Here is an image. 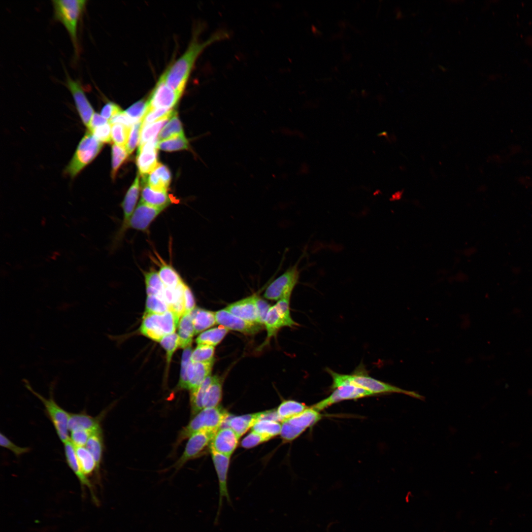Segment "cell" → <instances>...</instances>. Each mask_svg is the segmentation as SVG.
<instances>
[{
  "mask_svg": "<svg viewBox=\"0 0 532 532\" xmlns=\"http://www.w3.org/2000/svg\"><path fill=\"white\" fill-rule=\"evenodd\" d=\"M158 272L166 288L175 289L183 282L176 271L167 264H163Z\"/></svg>",
  "mask_w": 532,
  "mask_h": 532,
  "instance_id": "cell-37",
  "label": "cell"
},
{
  "mask_svg": "<svg viewBox=\"0 0 532 532\" xmlns=\"http://www.w3.org/2000/svg\"><path fill=\"white\" fill-rule=\"evenodd\" d=\"M230 415L226 410L220 406L204 408L196 414L181 431L178 441L189 438L193 433L201 430L218 431Z\"/></svg>",
  "mask_w": 532,
  "mask_h": 532,
  "instance_id": "cell-4",
  "label": "cell"
},
{
  "mask_svg": "<svg viewBox=\"0 0 532 532\" xmlns=\"http://www.w3.org/2000/svg\"><path fill=\"white\" fill-rule=\"evenodd\" d=\"M24 381L25 387L36 397L43 404L48 417L52 422L60 440L64 443L69 440L68 422L70 413L62 408L57 403L53 397L52 390L51 389L50 397L46 399L35 391L28 381L24 380Z\"/></svg>",
  "mask_w": 532,
  "mask_h": 532,
  "instance_id": "cell-7",
  "label": "cell"
},
{
  "mask_svg": "<svg viewBox=\"0 0 532 532\" xmlns=\"http://www.w3.org/2000/svg\"><path fill=\"white\" fill-rule=\"evenodd\" d=\"M263 419L278 421L276 411L269 410L240 416L230 415L224 424L232 429L240 438L256 422Z\"/></svg>",
  "mask_w": 532,
  "mask_h": 532,
  "instance_id": "cell-13",
  "label": "cell"
},
{
  "mask_svg": "<svg viewBox=\"0 0 532 532\" xmlns=\"http://www.w3.org/2000/svg\"><path fill=\"white\" fill-rule=\"evenodd\" d=\"M171 118H166L142 126L138 147H141L147 142L157 138L158 133L165 127V125L167 124L168 121Z\"/></svg>",
  "mask_w": 532,
  "mask_h": 532,
  "instance_id": "cell-40",
  "label": "cell"
},
{
  "mask_svg": "<svg viewBox=\"0 0 532 532\" xmlns=\"http://www.w3.org/2000/svg\"><path fill=\"white\" fill-rule=\"evenodd\" d=\"M195 334L216 324L215 312L196 307L191 313Z\"/></svg>",
  "mask_w": 532,
  "mask_h": 532,
  "instance_id": "cell-27",
  "label": "cell"
},
{
  "mask_svg": "<svg viewBox=\"0 0 532 532\" xmlns=\"http://www.w3.org/2000/svg\"><path fill=\"white\" fill-rule=\"evenodd\" d=\"M165 209L149 205L140 200L130 219L128 228L145 231Z\"/></svg>",
  "mask_w": 532,
  "mask_h": 532,
  "instance_id": "cell-18",
  "label": "cell"
},
{
  "mask_svg": "<svg viewBox=\"0 0 532 532\" xmlns=\"http://www.w3.org/2000/svg\"><path fill=\"white\" fill-rule=\"evenodd\" d=\"M179 319L170 310L162 314L144 313L140 331L146 337L160 342L165 336L174 332Z\"/></svg>",
  "mask_w": 532,
  "mask_h": 532,
  "instance_id": "cell-5",
  "label": "cell"
},
{
  "mask_svg": "<svg viewBox=\"0 0 532 532\" xmlns=\"http://www.w3.org/2000/svg\"><path fill=\"white\" fill-rule=\"evenodd\" d=\"M299 277V271L297 265H295L288 268L267 287L264 297L266 299L278 301L283 299H290Z\"/></svg>",
  "mask_w": 532,
  "mask_h": 532,
  "instance_id": "cell-9",
  "label": "cell"
},
{
  "mask_svg": "<svg viewBox=\"0 0 532 532\" xmlns=\"http://www.w3.org/2000/svg\"><path fill=\"white\" fill-rule=\"evenodd\" d=\"M89 132L98 141L102 143H110L112 142L111 125L109 122L97 127Z\"/></svg>",
  "mask_w": 532,
  "mask_h": 532,
  "instance_id": "cell-53",
  "label": "cell"
},
{
  "mask_svg": "<svg viewBox=\"0 0 532 532\" xmlns=\"http://www.w3.org/2000/svg\"><path fill=\"white\" fill-rule=\"evenodd\" d=\"M326 371L332 378V383L331 386L332 390L342 385L350 384L367 390L373 395L400 393L418 399H425L423 396L415 391L402 389L369 376L363 366L358 367L353 373L349 374L337 373L328 367L326 368Z\"/></svg>",
  "mask_w": 532,
  "mask_h": 532,
  "instance_id": "cell-2",
  "label": "cell"
},
{
  "mask_svg": "<svg viewBox=\"0 0 532 532\" xmlns=\"http://www.w3.org/2000/svg\"><path fill=\"white\" fill-rule=\"evenodd\" d=\"M158 137L150 140L138 148L136 163L140 174L146 176L160 163L158 162Z\"/></svg>",
  "mask_w": 532,
  "mask_h": 532,
  "instance_id": "cell-17",
  "label": "cell"
},
{
  "mask_svg": "<svg viewBox=\"0 0 532 532\" xmlns=\"http://www.w3.org/2000/svg\"><path fill=\"white\" fill-rule=\"evenodd\" d=\"M182 134H184L182 125L176 112L162 129L158 138L159 141H160Z\"/></svg>",
  "mask_w": 532,
  "mask_h": 532,
  "instance_id": "cell-39",
  "label": "cell"
},
{
  "mask_svg": "<svg viewBox=\"0 0 532 532\" xmlns=\"http://www.w3.org/2000/svg\"><path fill=\"white\" fill-rule=\"evenodd\" d=\"M168 310V305L162 298L155 295L147 296L145 313L162 314Z\"/></svg>",
  "mask_w": 532,
  "mask_h": 532,
  "instance_id": "cell-43",
  "label": "cell"
},
{
  "mask_svg": "<svg viewBox=\"0 0 532 532\" xmlns=\"http://www.w3.org/2000/svg\"><path fill=\"white\" fill-rule=\"evenodd\" d=\"M74 449L80 467L87 477L98 472L95 460L86 447L74 446Z\"/></svg>",
  "mask_w": 532,
  "mask_h": 532,
  "instance_id": "cell-32",
  "label": "cell"
},
{
  "mask_svg": "<svg viewBox=\"0 0 532 532\" xmlns=\"http://www.w3.org/2000/svg\"><path fill=\"white\" fill-rule=\"evenodd\" d=\"M222 395V383L221 378L212 376V380L208 387L203 401V408L219 406Z\"/></svg>",
  "mask_w": 532,
  "mask_h": 532,
  "instance_id": "cell-29",
  "label": "cell"
},
{
  "mask_svg": "<svg viewBox=\"0 0 532 532\" xmlns=\"http://www.w3.org/2000/svg\"><path fill=\"white\" fill-rule=\"evenodd\" d=\"M171 178V173L168 167L160 163L148 176L142 177V181L145 182L154 190L166 191Z\"/></svg>",
  "mask_w": 532,
  "mask_h": 532,
  "instance_id": "cell-23",
  "label": "cell"
},
{
  "mask_svg": "<svg viewBox=\"0 0 532 532\" xmlns=\"http://www.w3.org/2000/svg\"><path fill=\"white\" fill-rule=\"evenodd\" d=\"M225 309L244 320L259 324L255 295L233 302L228 305Z\"/></svg>",
  "mask_w": 532,
  "mask_h": 532,
  "instance_id": "cell-20",
  "label": "cell"
},
{
  "mask_svg": "<svg viewBox=\"0 0 532 532\" xmlns=\"http://www.w3.org/2000/svg\"><path fill=\"white\" fill-rule=\"evenodd\" d=\"M308 407L303 403L286 400L282 401L275 411L280 422H282L301 413Z\"/></svg>",
  "mask_w": 532,
  "mask_h": 532,
  "instance_id": "cell-33",
  "label": "cell"
},
{
  "mask_svg": "<svg viewBox=\"0 0 532 532\" xmlns=\"http://www.w3.org/2000/svg\"><path fill=\"white\" fill-rule=\"evenodd\" d=\"M142 184L140 200L143 202L153 207L165 208L171 203L172 200L166 191L154 190L144 181H142Z\"/></svg>",
  "mask_w": 532,
  "mask_h": 532,
  "instance_id": "cell-26",
  "label": "cell"
},
{
  "mask_svg": "<svg viewBox=\"0 0 532 532\" xmlns=\"http://www.w3.org/2000/svg\"><path fill=\"white\" fill-rule=\"evenodd\" d=\"M121 108L113 102L106 103L102 108L100 115L108 121L113 117L121 112Z\"/></svg>",
  "mask_w": 532,
  "mask_h": 532,
  "instance_id": "cell-58",
  "label": "cell"
},
{
  "mask_svg": "<svg viewBox=\"0 0 532 532\" xmlns=\"http://www.w3.org/2000/svg\"><path fill=\"white\" fill-rule=\"evenodd\" d=\"M109 122L111 125L120 124L128 128H131L133 125L136 123L123 111L113 117Z\"/></svg>",
  "mask_w": 532,
  "mask_h": 532,
  "instance_id": "cell-59",
  "label": "cell"
},
{
  "mask_svg": "<svg viewBox=\"0 0 532 532\" xmlns=\"http://www.w3.org/2000/svg\"><path fill=\"white\" fill-rule=\"evenodd\" d=\"M323 415L313 407H308L301 413L283 421L280 435L285 441H291L298 437L307 428L315 425Z\"/></svg>",
  "mask_w": 532,
  "mask_h": 532,
  "instance_id": "cell-8",
  "label": "cell"
},
{
  "mask_svg": "<svg viewBox=\"0 0 532 532\" xmlns=\"http://www.w3.org/2000/svg\"><path fill=\"white\" fill-rule=\"evenodd\" d=\"M183 301L185 313H190L196 308L194 296L190 288L186 284L184 287Z\"/></svg>",
  "mask_w": 532,
  "mask_h": 532,
  "instance_id": "cell-57",
  "label": "cell"
},
{
  "mask_svg": "<svg viewBox=\"0 0 532 532\" xmlns=\"http://www.w3.org/2000/svg\"><path fill=\"white\" fill-rule=\"evenodd\" d=\"M217 431L201 430L192 434L188 438L182 455L176 462V469L181 467L187 462L197 458L210 449L212 440Z\"/></svg>",
  "mask_w": 532,
  "mask_h": 532,
  "instance_id": "cell-10",
  "label": "cell"
},
{
  "mask_svg": "<svg viewBox=\"0 0 532 532\" xmlns=\"http://www.w3.org/2000/svg\"><path fill=\"white\" fill-rule=\"evenodd\" d=\"M140 189L139 175L137 174L134 182L128 190L122 203L124 212V218L121 233H122L128 229L130 219L135 210V207L138 200Z\"/></svg>",
  "mask_w": 532,
  "mask_h": 532,
  "instance_id": "cell-22",
  "label": "cell"
},
{
  "mask_svg": "<svg viewBox=\"0 0 532 532\" xmlns=\"http://www.w3.org/2000/svg\"><path fill=\"white\" fill-rule=\"evenodd\" d=\"M290 299H281L278 300L275 305L283 319L286 327L292 328L298 326L299 324L295 322L291 316L289 307Z\"/></svg>",
  "mask_w": 532,
  "mask_h": 532,
  "instance_id": "cell-50",
  "label": "cell"
},
{
  "mask_svg": "<svg viewBox=\"0 0 532 532\" xmlns=\"http://www.w3.org/2000/svg\"><path fill=\"white\" fill-rule=\"evenodd\" d=\"M92 432L83 429H76L70 432V440L74 446H84Z\"/></svg>",
  "mask_w": 532,
  "mask_h": 532,
  "instance_id": "cell-55",
  "label": "cell"
},
{
  "mask_svg": "<svg viewBox=\"0 0 532 532\" xmlns=\"http://www.w3.org/2000/svg\"><path fill=\"white\" fill-rule=\"evenodd\" d=\"M181 96L160 78L147 100L148 109H173Z\"/></svg>",
  "mask_w": 532,
  "mask_h": 532,
  "instance_id": "cell-14",
  "label": "cell"
},
{
  "mask_svg": "<svg viewBox=\"0 0 532 532\" xmlns=\"http://www.w3.org/2000/svg\"><path fill=\"white\" fill-rule=\"evenodd\" d=\"M372 395L371 393L361 387L350 384L344 385L333 390L328 397L311 407L320 411L342 400L358 399Z\"/></svg>",
  "mask_w": 532,
  "mask_h": 532,
  "instance_id": "cell-12",
  "label": "cell"
},
{
  "mask_svg": "<svg viewBox=\"0 0 532 532\" xmlns=\"http://www.w3.org/2000/svg\"><path fill=\"white\" fill-rule=\"evenodd\" d=\"M255 303L258 311V322L260 324H264L267 312L270 305L265 299L255 295Z\"/></svg>",
  "mask_w": 532,
  "mask_h": 532,
  "instance_id": "cell-56",
  "label": "cell"
},
{
  "mask_svg": "<svg viewBox=\"0 0 532 532\" xmlns=\"http://www.w3.org/2000/svg\"><path fill=\"white\" fill-rule=\"evenodd\" d=\"M197 35L192 40L185 53L160 78L181 95L193 66L201 52L210 44L228 38L230 34L225 30H218L208 39L202 42L199 40Z\"/></svg>",
  "mask_w": 532,
  "mask_h": 532,
  "instance_id": "cell-1",
  "label": "cell"
},
{
  "mask_svg": "<svg viewBox=\"0 0 532 532\" xmlns=\"http://www.w3.org/2000/svg\"><path fill=\"white\" fill-rule=\"evenodd\" d=\"M239 438L230 428L224 427L220 428L212 440L210 448L231 457L237 447Z\"/></svg>",
  "mask_w": 532,
  "mask_h": 532,
  "instance_id": "cell-19",
  "label": "cell"
},
{
  "mask_svg": "<svg viewBox=\"0 0 532 532\" xmlns=\"http://www.w3.org/2000/svg\"><path fill=\"white\" fill-rule=\"evenodd\" d=\"M214 359L206 362H194L191 360L187 369V390L199 386L210 375Z\"/></svg>",
  "mask_w": 532,
  "mask_h": 532,
  "instance_id": "cell-21",
  "label": "cell"
},
{
  "mask_svg": "<svg viewBox=\"0 0 532 532\" xmlns=\"http://www.w3.org/2000/svg\"><path fill=\"white\" fill-rule=\"evenodd\" d=\"M66 76V87L72 95L81 120L87 128L95 113L94 109L81 84L78 81L73 80L67 73Z\"/></svg>",
  "mask_w": 532,
  "mask_h": 532,
  "instance_id": "cell-15",
  "label": "cell"
},
{
  "mask_svg": "<svg viewBox=\"0 0 532 532\" xmlns=\"http://www.w3.org/2000/svg\"><path fill=\"white\" fill-rule=\"evenodd\" d=\"M264 325L267 332V338L276 335L281 328L286 327L275 305L269 308L265 319Z\"/></svg>",
  "mask_w": 532,
  "mask_h": 532,
  "instance_id": "cell-35",
  "label": "cell"
},
{
  "mask_svg": "<svg viewBox=\"0 0 532 532\" xmlns=\"http://www.w3.org/2000/svg\"><path fill=\"white\" fill-rule=\"evenodd\" d=\"M212 380V376L210 375L199 386L190 391V404L192 415L195 416L203 409V399Z\"/></svg>",
  "mask_w": 532,
  "mask_h": 532,
  "instance_id": "cell-30",
  "label": "cell"
},
{
  "mask_svg": "<svg viewBox=\"0 0 532 532\" xmlns=\"http://www.w3.org/2000/svg\"><path fill=\"white\" fill-rule=\"evenodd\" d=\"M128 153L124 147L113 144L111 147L112 169L111 178L114 180L118 170L128 156Z\"/></svg>",
  "mask_w": 532,
  "mask_h": 532,
  "instance_id": "cell-42",
  "label": "cell"
},
{
  "mask_svg": "<svg viewBox=\"0 0 532 532\" xmlns=\"http://www.w3.org/2000/svg\"><path fill=\"white\" fill-rule=\"evenodd\" d=\"M54 18L65 27L70 37L76 54L79 51L77 27L85 8V0H53Z\"/></svg>",
  "mask_w": 532,
  "mask_h": 532,
  "instance_id": "cell-3",
  "label": "cell"
},
{
  "mask_svg": "<svg viewBox=\"0 0 532 532\" xmlns=\"http://www.w3.org/2000/svg\"><path fill=\"white\" fill-rule=\"evenodd\" d=\"M99 418L93 417L84 411L70 413L68 422L69 432L76 429H83L92 432L101 428Z\"/></svg>",
  "mask_w": 532,
  "mask_h": 532,
  "instance_id": "cell-25",
  "label": "cell"
},
{
  "mask_svg": "<svg viewBox=\"0 0 532 532\" xmlns=\"http://www.w3.org/2000/svg\"><path fill=\"white\" fill-rule=\"evenodd\" d=\"M109 121L103 117L100 114L95 112L90 124L87 127L88 131H91L93 129L100 126L108 123Z\"/></svg>",
  "mask_w": 532,
  "mask_h": 532,
  "instance_id": "cell-60",
  "label": "cell"
},
{
  "mask_svg": "<svg viewBox=\"0 0 532 532\" xmlns=\"http://www.w3.org/2000/svg\"><path fill=\"white\" fill-rule=\"evenodd\" d=\"M131 128L122 124H114L111 126V139L114 144L126 147Z\"/></svg>",
  "mask_w": 532,
  "mask_h": 532,
  "instance_id": "cell-46",
  "label": "cell"
},
{
  "mask_svg": "<svg viewBox=\"0 0 532 532\" xmlns=\"http://www.w3.org/2000/svg\"><path fill=\"white\" fill-rule=\"evenodd\" d=\"M215 315L216 323L229 330L238 331L246 334H254L262 329V325L244 320L225 309L215 312Z\"/></svg>",
  "mask_w": 532,
  "mask_h": 532,
  "instance_id": "cell-16",
  "label": "cell"
},
{
  "mask_svg": "<svg viewBox=\"0 0 532 532\" xmlns=\"http://www.w3.org/2000/svg\"><path fill=\"white\" fill-rule=\"evenodd\" d=\"M103 143L98 141L88 131L80 141L76 150L65 172L75 177L92 162L101 150Z\"/></svg>",
  "mask_w": 532,
  "mask_h": 532,
  "instance_id": "cell-6",
  "label": "cell"
},
{
  "mask_svg": "<svg viewBox=\"0 0 532 532\" xmlns=\"http://www.w3.org/2000/svg\"><path fill=\"white\" fill-rule=\"evenodd\" d=\"M176 112L174 111L173 109H148L143 119L142 126L150 124L166 118H171Z\"/></svg>",
  "mask_w": 532,
  "mask_h": 532,
  "instance_id": "cell-44",
  "label": "cell"
},
{
  "mask_svg": "<svg viewBox=\"0 0 532 532\" xmlns=\"http://www.w3.org/2000/svg\"><path fill=\"white\" fill-rule=\"evenodd\" d=\"M147 296L155 295L162 298L165 286L155 270L144 273Z\"/></svg>",
  "mask_w": 532,
  "mask_h": 532,
  "instance_id": "cell-38",
  "label": "cell"
},
{
  "mask_svg": "<svg viewBox=\"0 0 532 532\" xmlns=\"http://www.w3.org/2000/svg\"><path fill=\"white\" fill-rule=\"evenodd\" d=\"M142 121L143 120L134 124L130 128L128 142L125 147L129 154L133 152L140 142Z\"/></svg>",
  "mask_w": 532,
  "mask_h": 532,
  "instance_id": "cell-48",
  "label": "cell"
},
{
  "mask_svg": "<svg viewBox=\"0 0 532 532\" xmlns=\"http://www.w3.org/2000/svg\"><path fill=\"white\" fill-rule=\"evenodd\" d=\"M0 445L1 447L11 451L16 457L29 452L31 449L27 447H21L16 445L2 433H0Z\"/></svg>",
  "mask_w": 532,
  "mask_h": 532,
  "instance_id": "cell-54",
  "label": "cell"
},
{
  "mask_svg": "<svg viewBox=\"0 0 532 532\" xmlns=\"http://www.w3.org/2000/svg\"><path fill=\"white\" fill-rule=\"evenodd\" d=\"M179 347L186 348L190 346L195 330L190 313H185L179 320L178 324Z\"/></svg>",
  "mask_w": 532,
  "mask_h": 532,
  "instance_id": "cell-28",
  "label": "cell"
},
{
  "mask_svg": "<svg viewBox=\"0 0 532 532\" xmlns=\"http://www.w3.org/2000/svg\"><path fill=\"white\" fill-rule=\"evenodd\" d=\"M270 437L251 431L241 442V446L245 449L254 447L264 442L269 440Z\"/></svg>",
  "mask_w": 532,
  "mask_h": 532,
  "instance_id": "cell-52",
  "label": "cell"
},
{
  "mask_svg": "<svg viewBox=\"0 0 532 532\" xmlns=\"http://www.w3.org/2000/svg\"><path fill=\"white\" fill-rule=\"evenodd\" d=\"M213 462L218 478L219 497L215 523L217 524L221 512L224 499L228 503L232 506V502L228 491L227 478L230 457L219 453L210 448Z\"/></svg>",
  "mask_w": 532,
  "mask_h": 532,
  "instance_id": "cell-11",
  "label": "cell"
},
{
  "mask_svg": "<svg viewBox=\"0 0 532 532\" xmlns=\"http://www.w3.org/2000/svg\"><path fill=\"white\" fill-rule=\"evenodd\" d=\"M64 445L65 458L68 466L78 479L82 488L84 489L85 487H87L92 492V495L94 497L91 481L88 479V477L84 474L80 467L73 444L69 439L64 443Z\"/></svg>",
  "mask_w": 532,
  "mask_h": 532,
  "instance_id": "cell-24",
  "label": "cell"
},
{
  "mask_svg": "<svg viewBox=\"0 0 532 532\" xmlns=\"http://www.w3.org/2000/svg\"><path fill=\"white\" fill-rule=\"evenodd\" d=\"M251 429L271 438L280 433L281 424L275 420L263 419L256 422Z\"/></svg>",
  "mask_w": 532,
  "mask_h": 532,
  "instance_id": "cell-36",
  "label": "cell"
},
{
  "mask_svg": "<svg viewBox=\"0 0 532 532\" xmlns=\"http://www.w3.org/2000/svg\"><path fill=\"white\" fill-rule=\"evenodd\" d=\"M214 346L207 345H198L191 355V361L194 362H206L214 360Z\"/></svg>",
  "mask_w": 532,
  "mask_h": 532,
  "instance_id": "cell-45",
  "label": "cell"
},
{
  "mask_svg": "<svg viewBox=\"0 0 532 532\" xmlns=\"http://www.w3.org/2000/svg\"><path fill=\"white\" fill-rule=\"evenodd\" d=\"M86 447L94 457L98 471L103 454V437L101 428L91 433L86 444Z\"/></svg>",
  "mask_w": 532,
  "mask_h": 532,
  "instance_id": "cell-31",
  "label": "cell"
},
{
  "mask_svg": "<svg viewBox=\"0 0 532 532\" xmlns=\"http://www.w3.org/2000/svg\"><path fill=\"white\" fill-rule=\"evenodd\" d=\"M148 110V101L141 100L124 111L125 113L135 123L142 121Z\"/></svg>",
  "mask_w": 532,
  "mask_h": 532,
  "instance_id": "cell-47",
  "label": "cell"
},
{
  "mask_svg": "<svg viewBox=\"0 0 532 532\" xmlns=\"http://www.w3.org/2000/svg\"><path fill=\"white\" fill-rule=\"evenodd\" d=\"M189 146V141L184 134L159 141L157 145L158 149L168 152L188 149Z\"/></svg>",
  "mask_w": 532,
  "mask_h": 532,
  "instance_id": "cell-41",
  "label": "cell"
},
{
  "mask_svg": "<svg viewBox=\"0 0 532 532\" xmlns=\"http://www.w3.org/2000/svg\"><path fill=\"white\" fill-rule=\"evenodd\" d=\"M160 343L166 352L167 361L169 363L173 353L179 346L178 335L174 332L166 335L162 338Z\"/></svg>",
  "mask_w": 532,
  "mask_h": 532,
  "instance_id": "cell-51",
  "label": "cell"
},
{
  "mask_svg": "<svg viewBox=\"0 0 532 532\" xmlns=\"http://www.w3.org/2000/svg\"><path fill=\"white\" fill-rule=\"evenodd\" d=\"M192 353V349L190 346L185 348L182 353L180 377L178 384V387L181 389L187 390V369L191 360Z\"/></svg>",
  "mask_w": 532,
  "mask_h": 532,
  "instance_id": "cell-49",
  "label": "cell"
},
{
  "mask_svg": "<svg viewBox=\"0 0 532 532\" xmlns=\"http://www.w3.org/2000/svg\"><path fill=\"white\" fill-rule=\"evenodd\" d=\"M229 330L223 326L214 328L203 332L197 338L198 345L215 346L218 345L227 334Z\"/></svg>",
  "mask_w": 532,
  "mask_h": 532,
  "instance_id": "cell-34",
  "label": "cell"
}]
</instances>
